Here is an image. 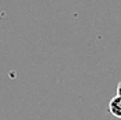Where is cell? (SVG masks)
Listing matches in <instances>:
<instances>
[{"label":"cell","mask_w":121,"mask_h":120,"mask_svg":"<svg viewBox=\"0 0 121 120\" xmlns=\"http://www.w3.org/2000/svg\"><path fill=\"white\" fill-rule=\"evenodd\" d=\"M109 112L114 117L121 119V82L117 84V94L109 102Z\"/></svg>","instance_id":"6da1fadb"}]
</instances>
